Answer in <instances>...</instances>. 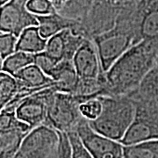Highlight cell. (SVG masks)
Here are the masks:
<instances>
[{
	"label": "cell",
	"mask_w": 158,
	"mask_h": 158,
	"mask_svg": "<svg viewBox=\"0 0 158 158\" xmlns=\"http://www.w3.org/2000/svg\"><path fill=\"white\" fill-rule=\"evenodd\" d=\"M158 62V46L141 41L127 50L106 72L109 96L129 95Z\"/></svg>",
	"instance_id": "cell-1"
},
{
	"label": "cell",
	"mask_w": 158,
	"mask_h": 158,
	"mask_svg": "<svg viewBox=\"0 0 158 158\" xmlns=\"http://www.w3.org/2000/svg\"><path fill=\"white\" fill-rule=\"evenodd\" d=\"M35 16L39 23L38 28H39L40 34L41 35V37H43L46 40L49 39L50 37L65 29L78 30L83 33L80 21L63 17L58 12L49 15H43V16L35 15Z\"/></svg>",
	"instance_id": "cell-14"
},
{
	"label": "cell",
	"mask_w": 158,
	"mask_h": 158,
	"mask_svg": "<svg viewBox=\"0 0 158 158\" xmlns=\"http://www.w3.org/2000/svg\"><path fill=\"white\" fill-rule=\"evenodd\" d=\"M47 40L40 34L38 27H30L26 28L18 37L16 51L29 54H38L45 50Z\"/></svg>",
	"instance_id": "cell-17"
},
{
	"label": "cell",
	"mask_w": 158,
	"mask_h": 158,
	"mask_svg": "<svg viewBox=\"0 0 158 158\" xmlns=\"http://www.w3.org/2000/svg\"><path fill=\"white\" fill-rule=\"evenodd\" d=\"M86 38L81 31L65 29L48 39L44 51L58 62L72 61L76 52Z\"/></svg>",
	"instance_id": "cell-13"
},
{
	"label": "cell",
	"mask_w": 158,
	"mask_h": 158,
	"mask_svg": "<svg viewBox=\"0 0 158 158\" xmlns=\"http://www.w3.org/2000/svg\"><path fill=\"white\" fill-rule=\"evenodd\" d=\"M18 38L13 34L0 33V56L3 60L16 51Z\"/></svg>",
	"instance_id": "cell-28"
},
{
	"label": "cell",
	"mask_w": 158,
	"mask_h": 158,
	"mask_svg": "<svg viewBox=\"0 0 158 158\" xmlns=\"http://www.w3.org/2000/svg\"><path fill=\"white\" fill-rule=\"evenodd\" d=\"M13 77L17 81L19 90L22 88L44 89L55 86V81L35 64H31L20 69Z\"/></svg>",
	"instance_id": "cell-15"
},
{
	"label": "cell",
	"mask_w": 158,
	"mask_h": 158,
	"mask_svg": "<svg viewBox=\"0 0 158 158\" xmlns=\"http://www.w3.org/2000/svg\"><path fill=\"white\" fill-rule=\"evenodd\" d=\"M140 0H92L85 17L80 21L85 35L92 39L114 27L122 14L133 10Z\"/></svg>",
	"instance_id": "cell-4"
},
{
	"label": "cell",
	"mask_w": 158,
	"mask_h": 158,
	"mask_svg": "<svg viewBox=\"0 0 158 158\" xmlns=\"http://www.w3.org/2000/svg\"><path fill=\"white\" fill-rule=\"evenodd\" d=\"M3 62H4V60L2 59V57L0 56V71H2V66H3Z\"/></svg>",
	"instance_id": "cell-33"
},
{
	"label": "cell",
	"mask_w": 158,
	"mask_h": 158,
	"mask_svg": "<svg viewBox=\"0 0 158 158\" xmlns=\"http://www.w3.org/2000/svg\"><path fill=\"white\" fill-rule=\"evenodd\" d=\"M30 128H13L0 131V158H14L21 141Z\"/></svg>",
	"instance_id": "cell-18"
},
{
	"label": "cell",
	"mask_w": 158,
	"mask_h": 158,
	"mask_svg": "<svg viewBox=\"0 0 158 158\" xmlns=\"http://www.w3.org/2000/svg\"><path fill=\"white\" fill-rule=\"evenodd\" d=\"M92 0H69L58 13L63 17L81 21L85 17Z\"/></svg>",
	"instance_id": "cell-23"
},
{
	"label": "cell",
	"mask_w": 158,
	"mask_h": 158,
	"mask_svg": "<svg viewBox=\"0 0 158 158\" xmlns=\"http://www.w3.org/2000/svg\"><path fill=\"white\" fill-rule=\"evenodd\" d=\"M34 55L21 51H15L11 56L6 57L3 62L2 71L14 76L20 69L34 64Z\"/></svg>",
	"instance_id": "cell-20"
},
{
	"label": "cell",
	"mask_w": 158,
	"mask_h": 158,
	"mask_svg": "<svg viewBox=\"0 0 158 158\" xmlns=\"http://www.w3.org/2000/svg\"><path fill=\"white\" fill-rule=\"evenodd\" d=\"M128 96L135 106V118L120 143L123 146L158 140V103L141 98L134 94Z\"/></svg>",
	"instance_id": "cell-5"
},
{
	"label": "cell",
	"mask_w": 158,
	"mask_h": 158,
	"mask_svg": "<svg viewBox=\"0 0 158 158\" xmlns=\"http://www.w3.org/2000/svg\"><path fill=\"white\" fill-rule=\"evenodd\" d=\"M49 1L52 3V5L54 6L57 12H59L63 8V6H65V4L68 2L69 0H49Z\"/></svg>",
	"instance_id": "cell-31"
},
{
	"label": "cell",
	"mask_w": 158,
	"mask_h": 158,
	"mask_svg": "<svg viewBox=\"0 0 158 158\" xmlns=\"http://www.w3.org/2000/svg\"><path fill=\"white\" fill-rule=\"evenodd\" d=\"M60 62L56 61L49 55H48L45 51H42L40 53L34 55V64L38 66L47 76H50L52 71L56 67V65Z\"/></svg>",
	"instance_id": "cell-27"
},
{
	"label": "cell",
	"mask_w": 158,
	"mask_h": 158,
	"mask_svg": "<svg viewBox=\"0 0 158 158\" xmlns=\"http://www.w3.org/2000/svg\"><path fill=\"white\" fill-rule=\"evenodd\" d=\"M124 158H158V140L124 146Z\"/></svg>",
	"instance_id": "cell-21"
},
{
	"label": "cell",
	"mask_w": 158,
	"mask_h": 158,
	"mask_svg": "<svg viewBox=\"0 0 158 158\" xmlns=\"http://www.w3.org/2000/svg\"><path fill=\"white\" fill-rule=\"evenodd\" d=\"M53 91H56L54 86L39 90L25 98L19 104L15 111L18 119L27 125L30 129L44 124L47 117L48 98Z\"/></svg>",
	"instance_id": "cell-11"
},
{
	"label": "cell",
	"mask_w": 158,
	"mask_h": 158,
	"mask_svg": "<svg viewBox=\"0 0 158 158\" xmlns=\"http://www.w3.org/2000/svg\"><path fill=\"white\" fill-rule=\"evenodd\" d=\"M79 109L84 118L87 120H93L99 116L101 113L102 106L98 98H94L80 105Z\"/></svg>",
	"instance_id": "cell-29"
},
{
	"label": "cell",
	"mask_w": 158,
	"mask_h": 158,
	"mask_svg": "<svg viewBox=\"0 0 158 158\" xmlns=\"http://www.w3.org/2000/svg\"><path fill=\"white\" fill-rule=\"evenodd\" d=\"M18 90L19 85L14 77L0 71V112L14 98Z\"/></svg>",
	"instance_id": "cell-22"
},
{
	"label": "cell",
	"mask_w": 158,
	"mask_h": 158,
	"mask_svg": "<svg viewBox=\"0 0 158 158\" xmlns=\"http://www.w3.org/2000/svg\"><path fill=\"white\" fill-rule=\"evenodd\" d=\"M49 77L55 81V90L58 92L73 94L78 82L72 61H62L52 71Z\"/></svg>",
	"instance_id": "cell-16"
},
{
	"label": "cell",
	"mask_w": 158,
	"mask_h": 158,
	"mask_svg": "<svg viewBox=\"0 0 158 158\" xmlns=\"http://www.w3.org/2000/svg\"><path fill=\"white\" fill-rule=\"evenodd\" d=\"M27 0H10L0 6V33H7L19 37L30 27H38L36 16L27 9Z\"/></svg>",
	"instance_id": "cell-10"
},
{
	"label": "cell",
	"mask_w": 158,
	"mask_h": 158,
	"mask_svg": "<svg viewBox=\"0 0 158 158\" xmlns=\"http://www.w3.org/2000/svg\"><path fill=\"white\" fill-rule=\"evenodd\" d=\"M74 131L93 158H124V146L91 129L86 118H83Z\"/></svg>",
	"instance_id": "cell-9"
},
{
	"label": "cell",
	"mask_w": 158,
	"mask_h": 158,
	"mask_svg": "<svg viewBox=\"0 0 158 158\" xmlns=\"http://www.w3.org/2000/svg\"><path fill=\"white\" fill-rule=\"evenodd\" d=\"M27 9L34 15H49L57 12L49 0H27Z\"/></svg>",
	"instance_id": "cell-25"
},
{
	"label": "cell",
	"mask_w": 158,
	"mask_h": 158,
	"mask_svg": "<svg viewBox=\"0 0 158 158\" xmlns=\"http://www.w3.org/2000/svg\"><path fill=\"white\" fill-rule=\"evenodd\" d=\"M133 10L118 18L113 28L92 38L104 72H106L126 51L134 46L130 19Z\"/></svg>",
	"instance_id": "cell-3"
},
{
	"label": "cell",
	"mask_w": 158,
	"mask_h": 158,
	"mask_svg": "<svg viewBox=\"0 0 158 158\" xmlns=\"http://www.w3.org/2000/svg\"><path fill=\"white\" fill-rule=\"evenodd\" d=\"M71 148V158H93L89 151L85 148L76 131L66 133Z\"/></svg>",
	"instance_id": "cell-26"
},
{
	"label": "cell",
	"mask_w": 158,
	"mask_h": 158,
	"mask_svg": "<svg viewBox=\"0 0 158 158\" xmlns=\"http://www.w3.org/2000/svg\"><path fill=\"white\" fill-rule=\"evenodd\" d=\"M81 102L74 95L53 91L48 98L47 117L44 124L58 132L74 131L84 118L80 113Z\"/></svg>",
	"instance_id": "cell-6"
},
{
	"label": "cell",
	"mask_w": 158,
	"mask_h": 158,
	"mask_svg": "<svg viewBox=\"0 0 158 158\" xmlns=\"http://www.w3.org/2000/svg\"><path fill=\"white\" fill-rule=\"evenodd\" d=\"M55 157H56V154H54L53 156H49L48 158H55Z\"/></svg>",
	"instance_id": "cell-34"
},
{
	"label": "cell",
	"mask_w": 158,
	"mask_h": 158,
	"mask_svg": "<svg viewBox=\"0 0 158 158\" xmlns=\"http://www.w3.org/2000/svg\"><path fill=\"white\" fill-rule=\"evenodd\" d=\"M58 142V131L40 125L26 135L14 158H48L56 154Z\"/></svg>",
	"instance_id": "cell-7"
},
{
	"label": "cell",
	"mask_w": 158,
	"mask_h": 158,
	"mask_svg": "<svg viewBox=\"0 0 158 158\" xmlns=\"http://www.w3.org/2000/svg\"><path fill=\"white\" fill-rule=\"evenodd\" d=\"M130 94L158 103V62L143 79L138 89Z\"/></svg>",
	"instance_id": "cell-19"
},
{
	"label": "cell",
	"mask_w": 158,
	"mask_h": 158,
	"mask_svg": "<svg viewBox=\"0 0 158 158\" xmlns=\"http://www.w3.org/2000/svg\"><path fill=\"white\" fill-rule=\"evenodd\" d=\"M98 98L101 103V113L95 119L88 120V123L98 134L120 142L135 118V103L128 95Z\"/></svg>",
	"instance_id": "cell-2"
},
{
	"label": "cell",
	"mask_w": 158,
	"mask_h": 158,
	"mask_svg": "<svg viewBox=\"0 0 158 158\" xmlns=\"http://www.w3.org/2000/svg\"><path fill=\"white\" fill-rule=\"evenodd\" d=\"M134 46L149 41L158 46V0H140L131 13Z\"/></svg>",
	"instance_id": "cell-8"
},
{
	"label": "cell",
	"mask_w": 158,
	"mask_h": 158,
	"mask_svg": "<svg viewBox=\"0 0 158 158\" xmlns=\"http://www.w3.org/2000/svg\"><path fill=\"white\" fill-rule=\"evenodd\" d=\"M74 68L79 79L98 80L105 77L92 39L86 38L72 59Z\"/></svg>",
	"instance_id": "cell-12"
},
{
	"label": "cell",
	"mask_w": 158,
	"mask_h": 158,
	"mask_svg": "<svg viewBox=\"0 0 158 158\" xmlns=\"http://www.w3.org/2000/svg\"><path fill=\"white\" fill-rule=\"evenodd\" d=\"M9 1H10V0H0V6L6 5V3H8Z\"/></svg>",
	"instance_id": "cell-32"
},
{
	"label": "cell",
	"mask_w": 158,
	"mask_h": 158,
	"mask_svg": "<svg viewBox=\"0 0 158 158\" xmlns=\"http://www.w3.org/2000/svg\"><path fill=\"white\" fill-rule=\"evenodd\" d=\"M58 134H59V142L57 145L55 158H71V148H70L68 135L62 132H58Z\"/></svg>",
	"instance_id": "cell-30"
},
{
	"label": "cell",
	"mask_w": 158,
	"mask_h": 158,
	"mask_svg": "<svg viewBox=\"0 0 158 158\" xmlns=\"http://www.w3.org/2000/svg\"><path fill=\"white\" fill-rule=\"evenodd\" d=\"M28 127L27 124L18 119L15 111L4 108L0 112V131L13 129V128H25Z\"/></svg>",
	"instance_id": "cell-24"
}]
</instances>
